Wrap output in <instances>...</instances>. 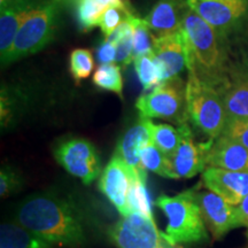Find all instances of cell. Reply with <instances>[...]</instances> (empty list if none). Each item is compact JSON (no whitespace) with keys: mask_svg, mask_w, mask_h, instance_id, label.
<instances>
[{"mask_svg":"<svg viewBox=\"0 0 248 248\" xmlns=\"http://www.w3.org/2000/svg\"><path fill=\"white\" fill-rule=\"evenodd\" d=\"M18 223L54 246L80 247L88 243L91 222L78 203L54 194L33 195L17 213Z\"/></svg>","mask_w":248,"mask_h":248,"instance_id":"cell-1","label":"cell"},{"mask_svg":"<svg viewBox=\"0 0 248 248\" xmlns=\"http://www.w3.org/2000/svg\"><path fill=\"white\" fill-rule=\"evenodd\" d=\"M188 46L187 69H194L207 84L221 93L229 82L226 77V55L222 36L191 9L183 22Z\"/></svg>","mask_w":248,"mask_h":248,"instance_id":"cell-2","label":"cell"},{"mask_svg":"<svg viewBox=\"0 0 248 248\" xmlns=\"http://www.w3.org/2000/svg\"><path fill=\"white\" fill-rule=\"evenodd\" d=\"M156 206L167 217L166 238L172 246L206 243L209 239L207 225L201 215L194 190L177 195H161Z\"/></svg>","mask_w":248,"mask_h":248,"instance_id":"cell-3","label":"cell"},{"mask_svg":"<svg viewBox=\"0 0 248 248\" xmlns=\"http://www.w3.org/2000/svg\"><path fill=\"white\" fill-rule=\"evenodd\" d=\"M186 82V107L188 120L195 128L208 136L209 140L223 135L228 115L221 93L214 86L207 84L194 69H187Z\"/></svg>","mask_w":248,"mask_h":248,"instance_id":"cell-4","label":"cell"},{"mask_svg":"<svg viewBox=\"0 0 248 248\" xmlns=\"http://www.w3.org/2000/svg\"><path fill=\"white\" fill-rule=\"evenodd\" d=\"M60 8L61 6L55 0H48L36 6L21 26L13 47L2 64L35 54L49 44L54 38Z\"/></svg>","mask_w":248,"mask_h":248,"instance_id":"cell-5","label":"cell"},{"mask_svg":"<svg viewBox=\"0 0 248 248\" xmlns=\"http://www.w3.org/2000/svg\"><path fill=\"white\" fill-rule=\"evenodd\" d=\"M136 107L144 119H162L182 125L188 120L186 84L179 77L164 82L140 95Z\"/></svg>","mask_w":248,"mask_h":248,"instance_id":"cell-6","label":"cell"},{"mask_svg":"<svg viewBox=\"0 0 248 248\" xmlns=\"http://www.w3.org/2000/svg\"><path fill=\"white\" fill-rule=\"evenodd\" d=\"M109 235L119 248H176L157 230L153 218L138 213L122 216Z\"/></svg>","mask_w":248,"mask_h":248,"instance_id":"cell-7","label":"cell"},{"mask_svg":"<svg viewBox=\"0 0 248 248\" xmlns=\"http://www.w3.org/2000/svg\"><path fill=\"white\" fill-rule=\"evenodd\" d=\"M59 164L70 175L90 185L101 175V163L97 151L89 140L74 138L61 142L54 152Z\"/></svg>","mask_w":248,"mask_h":248,"instance_id":"cell-8","label":"cell"},{"mask_svg":"<svg viewBox=\"0 0 248 248\" xmlns=\"http://www.w3.org/2000/svg\"><path fill=\"white\" fill-rule=\"evenodd\" d=\"M188 8L219 35L232 32L248 18V0H186Z\"/></svg>","mask_w":248,"mask_h":248,"instance_id":"cell-9","label":"cell"},{"mask_svg":"<svg viewBox=\"0 0 248 248\" xmlns=\"http://www.w3.org/2000/svg\"><path fill=\"white\" fill-rule=\"evenodd\" d=\"M137 171V169L129 166L115 152L101 173L99 188L119 210L121 216L131 214L129 208V193Z\"/></svg>","mask_w":248,"mask_h":248,"instance_id":"cell-10","label":"cell"},{"mask_svg":"<svg viewBox=\"0 0 248 248\" xmlns=\"http://www.w3.org/2000/svg\"><path fill=\"white\" fill-rule=\"evenodd\" d=\"M182 139L177 150L168 157L171 178H191L206 169L207 144H198L187 122L179 125Z\"/></svg>","mask_w":248,"mask_h":248,"instance_id":"cell-11","label":"cell"},{"mask_svg":"<svg viewBox=\"0 0 248 248\" xmlns=\"http://www.w3.org/2000/svg\"><path fill=\"white\" fill-rule=\"evenodd\" d=\"M194 195L207 229L214 238L218 239L232 229L241 226L237 207L226 202L219 195L209 190L194 191Z\"/></svg>","mask_w":248,"mask_h":248,"instance_id":"cell-12","label":"cell"},{"mask_svg":"<svg viewBox=\"0 0 248 248\" xmlns=\"http://www.w3.org/2000/svg\"><path fill=\"white\" fill-rule=\"evenodd\" d=\"M154 55L159 63L162 83L178 77L187 67L188 46L183 28L177 32L155 37Z\"/></svg>","mask_w":248,"mask_h":248,"instance_id":"cell-13","label":"cell"},{"mask_svg":"<svg viewBox=\"0 0 248 248\" xmlns=\"http://www.w3.org/2000/svg\"><path fill=\"white\" fill-rule=\"evenodd\" d=\"M202 182L209 191L223 198L232 206H238L248 194V171H231L207 167Z\"/></svg>","mask_w":248,"mask_h":248,"instance_id":"cell-14","label":"cell"},{"mask_svg":"<svg viewBox=\"0 0 248 248\" xmlns=\"http://www.w3.org/2000/svg\"><path fill=\"white\" fill-rule=\"evenodd\" d=\"M31 0H1L0 9V53L1 63L13 47L15 37L31 12L35 9Z\"/></svg>","mask_w":248,"mask_h":248,"instance_id":"cell-15","label":"cell"},{"mask_svg":"<svg viewBox=\"0 0 248 248\" xmlns=\"http://www.w3.org/2000/svg\"><path fill=\"white\" fill-rule=\"evenodd\" d=\"M206 166L231 171H248V150L228 136L208 141Z\"/></svg>","mask_w":248,"mask_h":248,"instance_id":"cell-16","label":"cell"},{"mask_svg":"<svg viewBox=\"0 0 248 248\" xmlns=\"http://www.w3.org/2000/svg\"><path fill=\"white\" fill-rule=\"evenodd\" d=\"M188 11L186 0H159L144 20L156 37L169 35L182 29Z\"/></svg>","mask_w":248,"mask_h":248,"instance_id":"cell-17","label":"cell"},{"mask_svg":"<svg viewBox=\"0 0 248 248\" xmlns=\"http://www.w3.org/2000/svg\"><path fill=\"white\" fill-rule=\"evenodd\" d=\"M151 141L152 139L146 125V120L140 117L139 122L131 126L121 138L117 145L116 153L133 169L146 170L141 166L139 152Z\"/></svg>","mask_w":248,"mask_h":248,"instance_id":"cell-18","label":"cell"},{"mask_svg":"<svg viewBox=\"0 0 248 248\" xmlns=\"http://www.w3.org/2000/svg\"><path fill=\"white\" fill-rule=\"evenodd\" d=\"M221 95L228 120L248 121V75H238L229 79Z\"/></svg>","mask_w":248,"mask_h":248,"instance_id":"cell-19","label":"cell"},{"mask_svg":"<svg viewBox=\"0 0 248 248\" xmlns=\"http://www.w3.org/2000/svg\"><path fill=\"white\" fill-rule=\"evenodd\" d=\"M0 248H54V245L20 223H2L0 226Z\"/></svg>","mask_w":248,"mask_h":248,"instance_id":"cell-20","label":"cell"},{"mask_svg":"<svg viewBox=\"0 0 248 248\" xmlns=\"http://www.w3.org/2000/svg\"><path fill=\"white\" fill-rule=\"evenodd\" d=\"M145 120H146L152 142L167 156H171L177 150L182 139V131L179 126L178 129H176L169 124H156L152 122L150 119Z\"/></svg>","mask_w":248,"mask_h":248,"instance_id":"cell-21","label":"cell"},{"mask_svg":"<svg viewBox=\"0 0 248 248\" xmlns=\"http://www.w3.org/2000/svg\"><path fill=\"white\" fill-rule=\"evenodd\" d=\"M116 45V61L121 68L128 67L133 61V28L131 21L126 16L119 28L106 38Z\"/></svg>","mask_w":248,"mask_h":248,"instance_id":"cell-22","label":"cell"},{"mask_svg":"<svg viewBox=\"0 0 248 248\" xmlns=\"http://www.w3.org/2000/svg\"><path fill=\"white\" fill-rule=\"evenodd\" d=\"M146 179L147 170H138L130 188L129 208L131 213H138L153 218L151 200L146 187Z\"/></svg>","mask_w":248,"mask_h":248,"instance_id":"cell-23","label":"cell"},{"mask_svg":"<svg viewBox=\"0 0 248 248\" xmlns=\"http://www.w3.org/2000/svg\"><path fill=\"white\" fill-rule=\"evenodd\" d=\"M133 63H135V69L139 82L145 91L155 89L156 86L162 84L160 67L154 52L136 57L133 59Z\"/></svg>","mask_w":248,"mask_h":248,"instance_id":"cell-24","label":"cell"},{"mask_svg":"<svg viewBox=\"0 0 248 248\" xmlns=\"http://www.w3.org/2000/svg\"><path fill=\"white\" fill-rule=\"evenodd\" d=\"M92 80L93 84L99 89L110 91L123 98V77L119 64H100L93 74Z\"/></svg>","mask_w":248,"mask_h":248,"instance_id":"cell-25","label":"cell"},{"mask_svg":"<svg viewBox=\"0 0 248 248\" xmlns=\"http://www.w3.org/2000/svg\"><path fill=\"white\" fill-rule=\"evenodd\" d=\"M141 166L146 170L153 171L162 177L171 178L168 156L160 151L153 142H148L139 152Z\"/></svg>","mask_w":248,"mask_h":248,"instance_id":"cell-26","label":"cell"},{"mask_svg":"<svg viewBox=\"0 0 248 248\" xmlns=\"http://www.w3.org/2000/svg\"><path fill=\"white\" fill-rule=\"evenodd\" d=\"M133 28V58L153 52L155 37L144 18L128 15Z\"/></svg>","mask_w":248,"mask_h":248,"instance_id":"cell-27","label":"cell"},{"mask_svg":"<svg viewBox=\"0 0 248 248\" xmlns=\"http://www.w3.org/2000/svg\"><path fill=\"white\" fill-rule=\"evenodd\" d=\"M77 20L80 29L89 31L99 26L101 15L107 7L98 2L97 0H79L76 6Z\"/></svg>","mask_w":248,"mask_h":248,"instance_id":"cell-28","label":"cell"},{"mask_svg":"<svg viewBox=\"0 0 248 248\" xmlns=\"http://www.w3.org/2000/svg\"><path fill=\"white\" fill-rule=\"evenodd\" d=\"M70 74L76 82L88 78L94 68L92 52L86 48H76L70 54Z\"/></svg>","mask_w":248,"mask_h":248,"instance_id":"cell-29","label":"cell"},{"mask_svg":"<svg viewBox=\"0 0 248 248\" xmlns=\"http://www.w3.org/2000/svg\"><path fill=\"white\" fill-rule=\"evenodd\" d=\"M126 16L128 15L124 13L123 11H121L120 8L114 7V6L108 7L104 12V14L101 15L100 22H99V27H100L105 37L108 38V37L111 36V33L119 28L120 24L125 20Z\"/></svg>","mask_w":248,"mask_h":248,"instance_id":"cell-30","label":"cell"},{"mask_svg":"<svg viewBox=\"0 0 248 248\" xmlns=\"http://www.w3.org/2000/svg\"><path fill=\"white\" fill-rule=\"evenodd\" d=\"M223 135L238 141L248 150V121L228 120Z\"/></svg>","mask_w":248,"mask_h":248,"instance_id":"cell-31","label":"cell"},{"mask_svg":"<svg viewBox=\"0 0 248 248\" xmlns=\"http://www.w3.org/2000/svg\"><path fill=\"white\" fill-rule=\"evenodd\" d=\"M20 185L16 173L8 168H2L0 172V194L2 198L8 197Z\"/></svg>","mask_w":248,"mask_h":248,"instance_id":"cell-32","label":"cell"},{"mask_svg":"<svg viewBox=\"0 0 248 248\" xmlns=\"http://www.w3.org/2000/svg\"><path fill=\"white\" fill-rule=\"evenodd\" d=\"M116 45L111 43L110 40L105 39V42L98 48V61L101 64L114 63L116 61Z\"/></svg>","mask_w":248,"mask_h":248,"instance_id":"cell-33","label":"cell"},{"mask_svg":"<svg viewBox=\"0 0 248 248\" xmlns=\"http://www.w3.org/2000/svg\"><path fill=\"white\" fill-rule=\"evenodd\" d=\"M235 207H237L240 225L247 226L248 228V194L244 198L243 200H241V202Z\"/></svg>","mask_w":248,"mask_h":248,"instance_id":"cell-34","label":"cell"},{"mask_svg":"<svg viewBox=\"0 0 248 248\" xmlns=\"http://www.w3.org/2000/svg\"><path fill=\"white\" fill-rule=\"evenodd\" d=\"M61 7H76L79 0H55Z\"/></svg>","mask_w":248,"mask_h":248,"instance_id":"cell-35","label":"cell"},{"mask_svg":"<svg viewBox=\"0 0 248 248\" xmlns=\"http://www.w3.org/2000/svg\"><path fill=\"white\" fill-rule=\"evenodd\" d=\"M124 1H125L126 4H129V0H124Z\"/></svg>","mask_w":248,"mask_h":248,"instance_id":"cell-36","label":"cell"}]
</instances>
